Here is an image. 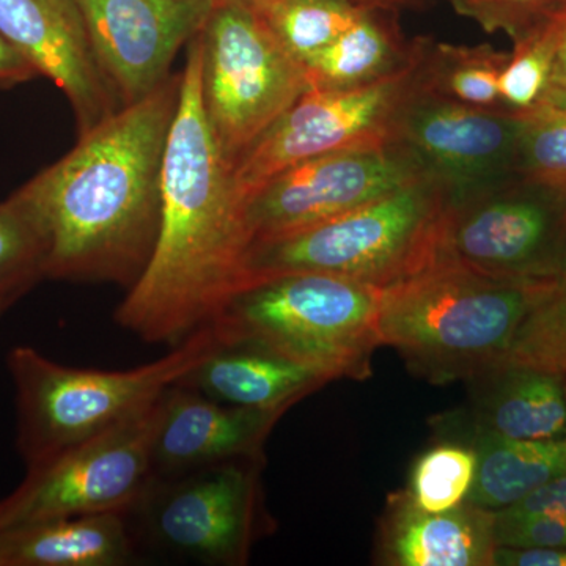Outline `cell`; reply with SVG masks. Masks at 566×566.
Returning a JSON list of instances; mask_svg holds the SVG:
<instances>
[{
  "instance_id": "d6a6232c",
  "label": "cell",
  "mask_w": 566,
  "mask_h": 566,
  "mask_svg": "<svg viewBox=\"0 0 566 566\" xmlns=\"http://www.w3.org/2000/svg\"><path fill=\"white\" fill-rule=\"evenodd\" d=\"M493 566H566V546L536 549L497 546Z\"/></svg>"
},
{
  "instance_id": "d4e9b609",
  "label": "cell",
  "mask_w": 566,
  "mask_h": 566,
  "mask_svg": "<svg viewBox=\"0 0 566 566\" xmlns=\"http://www.w3.org/2000/svg\"><path fill=\"white\" fill-rule=\"evenodd\" d=\"M554 61L556 33L549 17L526 35L513 41V51L499 80L505 112L526 118L547 107Z\"/></svg>"
},
{
  "instance_id": "3957f363",
  "label": "cell",
  "mask_w": 566,
  "mask_h": 566,
  "mask_svg": "<svg viewBox=\"0 0 566 566\" xmlns=\"http://www.w3.org/2000/svg\"><path fill=\"white\" fill-rule=\"evenodd\" d=\"M556 282L434 262L382 290L381 345L394 346L433 382L475 378L504 363L521 324Z\"/></svg>"
},
{
  "instance_id": "2e32d148",
  "label": "cell",
  "mask_w": 566,
  "mask_h": 566,
  "mask_svg": "<svg viewBox=\"0 0 566 566\" xmlns=\"http://www.w3.org/2000/svg\"><path fill=\"white\" fill-rule=\"evenodd\" d=\"M283 412L255 411L174 385L159 398L151 476H170L237 458L260 457Z\"/></svg>"
},
{
  "instance_id": "d590c367",
  "label": "cell",
  "mask_w": 566,
  "mask_h": 566,
  "mask_svg": "<svg viewBox=\"0 0 566 566\" xmlns=\"http://www.w3.org/2000/svg\"><path fill=\"white\" fill-rule=\"evenodd\" d=\"M365 6L382 7L390 10H419L424 9L431 0H354Z\"/></svg>"
},
{
  "instance_id": "9c48e42d",
  "label": "cell",
  "mask_w": 566,
  "mask_h": 566,
  "mask_svg": "<svg viewBox=\"0 0 566 566\" xmlns=\"http://www.w3.org/2000/svg\"><path fill=\"white\" fill-rule=\"evenodd\" d=\"M260 460L150 476L126 512L136 546L197 565H243L259 534Z\"/></svg>"
},
{
  "instance_id": "e0dca14e",
  "label": "cell",
  "mask_w": 566,
  "mask_h": 566,
  "mask_svg": "<svg viewBox=\"0 0 566 566\" xmlns=\"http://www.w3.org/2000/svg\"><path fill=\"white\" fill-rule=\"evenodd\" d=\"M329 381L333 379L322 371L266 346L219 338L218 346L178 385L221 403L285 412Z\"/></svg>"
},
{
  "instance_id": "cb8c5ba5",
  "label": "cell",
  "mask_w": 566,
  "mask_h": 566,
  "mask_svg": "<svg viewBox=\"0 0 566 566\" xmlns=\"http://www.w3.org/2000/svg\"><path fill=\"white\" fill-rule=\"evenodd\" d=\"M275 40L296 61L334 43L374 6L354 0H249Z\"/></svg>"
},
{
  "instance_id": "4dcf8cb0",
  "label": "cell",
  "mask_w": 566,
  "mask_h": 566,
  "mask_svg": "<svg viewBox=\"0 0 566 566\" xmlns=\"http://www.w3.org/2000/svg\"><path fill=\"white\" fill-rule=\"evenodd\" d=\"M495 546L536 549L566 546V517L557 515H510L494 512Z\"/></svg>"
},
{
  "instance_id": "4316f807",
  "label": "cell",
  "mask_w": 566,
  "mask_h": 566,
  "mask_svg": "<svg viewBox=\"0 0 566 566\" xmlns=\"http://www.w3.org/2000/svg\"><path fill=\"white\" fill-rule=\"evenodd\" d=\"M43 237L17 193L0 203V292L24 296L44 277Z\"/></svg>"
},
{
  "instance_id": "484cf974",
  "label": "cell",
  "mask_w": 566,
  "mask_h": 566,
  "mask_svg": "<svg viewBox=\"0 0 566 566\" xmlns=\"http://www.w3.org/2000/svg\"><path fill=\"white\" fill-rule=\"evenodd\" d=\"M475 465L472 447L436 446L416 461L405 493L411 504L422 512H449L468 501L474 483Z\"/></svg>"
},
{
  "instance_id": "1f68e13d",
  "label": "cell",
  "mask_w": 566,
  "mask_h": 566,
  "mask_svg": "<svg viewBox=\"0 0 566 566\" xmlns=\"http://www.w3.org/2000/svg\"><path fill=\"white\" fill-rule=\"evenodd\" d=\"M510 515H557L566 517V471L536 488L523 501L502 510Z\"/></svg>"
},
{
  "instance_id": "6da1fadb",
  "label": "cell",
  "mask_w": 566,
  "mask_h": 566,
  "mask_svg": "<svg viewBox=\"0 0 566 566\" xmlns=\"http://www.w3.org/2000/svg\"><path fill=\"white\" fill-rule=\"evenodd\" d=\"M182 73L82 134L17 191L43 237L44 277L132 289L150 262Z\"/></svg>"
},
{
  "instance_id": "e575fe53",
  "label": "cell",
  "mask_w": 566,
  "mask_h": 566,
  "mask_svg": "<svg viewBox=\"0 0 566 566\" xmlns=\"http://www.w3.org/2000/svg\"><path fill=\"white\" fill-rule=\"evenodd\" d=\"M36 76L39 73L33 70L31 63L25 61L0 33V88H11Z\"/></svg>"
},
{
  "instance_id": "30bf717a",
  "label": "cell",
  "mask_w": 566,
  "mask_h": 566,
  "mask_svg": "<svg viewBox=\"0 0 566 566\" xmlns=\"http://www.w3.org/2000/svg\"><path fill=\"white\" fill-rule=\"evenodd\" d=\"M428 40L423 36L415 61L386 80L349 91L305 93L234 163V188L243 203L268 178L304 159L394 144L400 112L422 85Z\"/></svg>"
},
{
  "instance_id": "8d00e7d4",
  "label": "cell",
  "mask_w": 566,
  "mask_h": 566,
  "mask_svg": "<svg viewBox=\"0 0 566 566\" xmlns=\"http://www.w3.org/2000/svg\"><path fill=\"white\" fill-rule=\"evenodd\" d=\"M18 300H20V296H17V294L0 292V316L6 314Z\"/></svg>"
},
{
  "instance_id": "8fae6325",
  "label": "cell",
  "mask_w": 566,
  "mask_h": 566,
  "mask_svg": "<svg viewBox=\"0 0 566 566\" xmlns=\"http://www.w3.org/2000/svg\"><path fill=\"white\" fill-rule=\"evenodd\" d=\"M159 398L103 433L29 468L24 482L0 502V531L59 517L128 512L151 476Z\"/></svg>"
},
{
  "instance_id": "74e56055",
  "label": "cell",
  "mask_w": 566,
  "mask_h": 566,
  "mask_svg": "<svg viewBox=\"0 0 566 566\" xmlns=\"http://www.w3.org/2000/svg\"><path fill=\"white\" fill-rule=\"evenodd\" d=\"M557 282L566 283V253L564 264H562L560 274H558Z\"/></svg>"
},
{
  "instance_id": "7c38bea8",
  "label": "cell",
  "mask_w": 566,
  "mask_h": 566,
  "mask_svg": "<svg viewBox=\"0 0 566 566\" xmlns=\"http://www.w3.org/2000/svg\"><path fill=\"white\" fill-rule=\"evenodd\" d=\"M424 177L397 144L314 156L268 178L244 202L251 245L311 229Z\"/></svg>"
},
{
  "instance_id": "52a82bcc",
  "label": "cell",
  "mask_w": 566,
  "mask_h": 566,
  "mask_svg": "<svg viewBox=\"0 0 566 566\" xmlns=\"http://www.w3.org/2000/svg\"><path fill=\"white\" fill-rule=\"evenodd\" d=\"M197 40L205 117L233 169L311 88L249 0H218Z\"/></svg>"
},
{
  "instance_id": "ba28073f",
  "label": "cell",
  "mask_w": 566,
  "mask_h": 566,
  "mask_svg": "<svg viewBox=\"0 0 566 566\" xmlns=\"http://www.w3.org/2000/svg\"><path fill=\"white\" fill-rule=\"evenodd\" d=\"M566 253V182L513 175L447 199L434 262L491 277L557 281Z\"/></svg>"
},
{
  "instance_id": "44dd1931",
  "label": "cell",
  "mask_w": 566,
  "mask_h": 566,
  "mask_svg": "<svg viewBox=\"0 0 566 566\" xmlns=\"http://www.w3.org/2000/svg\"><path fill=\"white\" fill-rule=\"evenodd\" d=\"M400 11L370 7L334 43L303 62L308 88L349 91L386 80L406 69L423 36L408 40L398 22Z\"/></svg>"
},
{
  "instance_id": "ffe728a7",
  "label": "cell",
  "mask_w": 566,
  "mask_h": 566,
  "mask_svg": "<svg viewBox=\"0 0 566 566\" xmlns=\"http://www.w3.org/2000/svg\"><path fill=\"white\" fill-rule=\"evenodd\" d=\"M476 395V430L527 441L566 438L565 375L534 365L488 368Z\"/></svg>"
},
{
  "instance_id": "836d02e7",
  "label": "cell",
  "mask_w": 566,
  "mask_h": 566,
  "mask_svg": "<svg viewBox=\"0 0 566 566\" xmlns=\"http://www.w3.org/2000/svg\"><path fill=\"white\" fill-rule=\"evenodd\" d=\"M551 22L556 33V61H554L547 107H564L566 106V2L551 14Z\"/></svg>"
},
{
  "instance_id": "9a60e30c",
  "label": "cell",
  "mask_w": 566,
  "mask_h": 566,
  "mask_svg": "<svg viewBox=\"0 0 566 566\" xmlns=\"http://www.w3.org/2000/svg\"><path fill=\"white\" fill-rule=\"evenodd\" d=\"M0 33L65 93L77 136L122 109L93 51L80 0H0Z\"/></svg>"
},
{
  "instance_id": "5b68a950",
  "label": "cell",
  "mask_w": 566,
  "mask_h": 566,
  "mask_svg": "<svg viewBox=\"0 0 566 566\" xmlns=\"http://www.w3.org/2000/svg\"><path fill=\"white\" fill-rule=\"evenodd\" d=\"M382 290L337 275H275L240 290L212 319L223 342H252L331 379H363L381 346Z\"/></svg>"
},
{
  "instance_id": "83f0119b",
  "label": "cell",
  "mask_w": 566,
  "mask_h": 566,
  "mask_svg": "<svg viewBox=\"0 0 566 566\" xmlns=\"http://www.w3.org/2000/svg\"><path fill=\"white\" fill-rule=\"evenodd\" d=\"M505 360L566 375V283L556 282L532 308Z\"/></svg>"
},
{
  "instance_id": "ac0fdd59",
  "label": "cell",
  "mask_w": 566,
  "mask_h": 566,
  "mask_svg": "<svg viewBox=\"0 0 566 566\" xmlns=\"http://www.w3.org/2000/svg\"><path fill=\"white\" fill-rule=\"evenodd\" d=\"M494 512L464 504L442 513L394 495L381 527V558L395 566H493Z\"/></svg>"
},
{
  "instance_id": "603a6c76",
  "label": "cell",
  "mask_w": 566,
  "mask_h": 566,
  "mask_svg": "<svg viewBox=\"0 0 566 566\" xmlns=\"http://www.w3.org/2000/svg\"><path fill=\"white\" fill-rule=\"evenodd\" d=\"M509 55L491 44L465 46L430 39L423 55L422 88L461 106L505 112L499 80Z\"/></svg>"
},
{
  "instance_id": "d6986e66",
  "label": "cell",
  "mask_w": 566,
  "mask_h": 566,
  "mask_svg": "<svg viewBox=\"0 0 566 566\" xmlns=\"http://www.w3.org/2000/svg\"><path fill=\"white\" fill-rule=\"evenodd\" d=\"M137 546L128 516L98 513L0 531V566H125Z\"/></svg>"
},
{
  "instance_id": "7a4b0ae2",
  "label": "cell",
  "mask_w": 566,
  "mask_h": 566,
  "mask_svg": "<svg viewBox=\"0 0 566 566\" xmlns=\"http://www.w3.org/2000/svg\"><path fill=\"white\" fill-rule=\"evenodd\" d=\"M180 103L163 172V208L150 262L115 311L148 344L178 345L218 318L248 285L244 203L205 117L200 44L189 43Z\"/></svg>"
},
{
  "instance_id": "8992f818",
  "label": "cell",
  "mask_w": 566,
  "mask_h": 566,
  "mask_svg": "<svg viewBox=\"0 0 566 566\" xmlns=\"http://www.w3.org/2000/svg\"><path fill=\"white\" fill-rule=\"evenodd\" d=\"M447 199L444 186L424 175L331 221L252 244L248 285L293 273L394 285L434 263Z\"/></svg>"
},
{
  "instance_id": "7402d4cb",
  "label": "cell",
  "mask_w": 566,
  "mask_h": 566,
  "mask_svg": "<svg viewBox=\"0 0 566 566\" xmlns=\"http://www.w3.org/2000/svg\"><path fill=\"white\" fill-rule=\"evenodd\" d=\"M476 465L468 504L499 512L566 471V438L527 441L476 430Z\"/></svg>"
},
{
  "instance_id": "277c9868",
  "label": "cell",
  "mask_w": 566,
  "mask_h": 566,
  "mask_svg": "<svg viewBox=\"0 0 566 566\" xmlns=\"http://www.w3.org/2000/svg\"><path fill=\"white\" fill-rule=\"evenodd\" d=\"M218 344L210 323L161 359L122 371L66 367L29 346L11 349L7 364L17 387L18 449L28 469L147 408Z\"/></svg>"
},
{
  "instance_id": "4fadbf2b",
  "label": "cell",
  "mask_w": 566,
  "mask_h": 566,
  "mask_svg": "<svg viewBox=\"0 0 566 566\" xmlns=\"http://www.w3.org/2000/svg\"><path fill=\"white\" fill-rule=\"evenodd\" d=\"M523 125V117L447 102L420 85L400 112L394 144L457 196L520 174Z\"/></svg>"
},
{
  "instance_id": "5bb4252c",
  "label": "cell",
  "mask_w": 566,
  "mask_h": 566,
  "mask_svg": "<svg viewBox=\"0 0 566 566\" xmlns=\"http://www.w3.org/2000/svg\"><path fill=\"white\" fill-rule=\"evenodd\" d=\"M99 66L122 107L155 92L172 73L218 0H80Z\"/></svg>"
},
{
  "instance_id": "f546056e",
  "label": "cell",
  "mask_w": 566,
  "mask_h": 566,
  "mask_svg": "<svg viewBox=\"0 0 566 566\" xmlns=\"http://www.w3.org/2000/svg\"><path fill=\"white\" fill-rule=\"evenodd\" d=\"M566 0H449L460 17L486 33L502 32L513 41L546 21Z\"/></svg>"
},
{
  "instance_id": "f35d334b",
  "label": "cell",
  "mask_w": 566,
  "mask_h": 566,
  "mask_svg": "<svg viewBox=\"0 0 566 566\" xmlns=\"http://www.w3.org/2000/svg\"><path fill=\"white\" fill-rule=\"evenodd\" d=\"M565 390H566V375H565Z\"/></svg>"
},
{
  "instance_id": "f1b7e54d",
  "label": "cell",
  "mask_w": 566,
  "mask_h": 566,
  "mask_svg": "<svg viewBox=\"0 0 566 566\" xmlns=\"http://www.w3.org/2000/svg\"><path fill=\"white\" fill-rule=\"evenodd\" d=\"M520 174L566 182V106L545 107L524 118Z\"/></svg>"
}]
</instances>
